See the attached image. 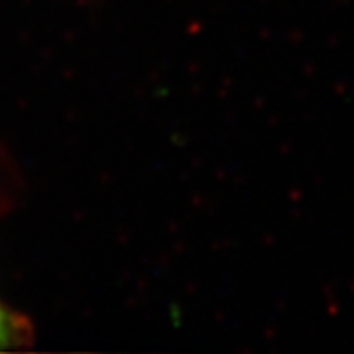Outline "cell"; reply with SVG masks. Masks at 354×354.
<instances>
[{
	"instance_id": "6da1fadb",
	"label": "cell",
	"mask_w": 354,
	"mask_h": 354,
	"mask_svg": "<svg viewBox=\"0 0 354 354\" xmlns=\"http://www.w3.org/2000/svg\"><path fill=\"white\" fill-rule=\"evenodd\" d=\"M17 337H19L17 320L11 316L9 310H5L3 303H0V350H9L11 346H15Z\"/></svg>"
}]
</instances>
